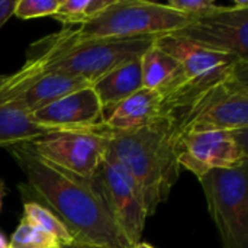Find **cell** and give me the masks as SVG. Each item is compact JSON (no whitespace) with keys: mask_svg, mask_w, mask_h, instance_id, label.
I'll return each instance as SVG.
<instances>
[{"mask_svg":"<svg viewBox=\"0 0 248 248\" xmlns=\"http://www.w3.org/2000/svg\"><path fill=\"white\" fill-rule=\"evenodd\" d=\"M29 187L74 234V243L131 248L119 231L94 174L84 179L39 157L28 142L7 147Z\"/></svg>","mask_w":248,"mask_h":248,"instance_id":"obj_1","label":"cell"},{"mask_svg":"<svg viewBox=\"0 0 248 248\" xmlns=\"http://www.w3.org/2000/svg\"><path fill=\"white\" fill-rule=\"evenodd\" d=\"M106 140L108 153L135 183L147 217L164 203L180 176L174 148L155 122L135 131L94 129Z\"/></svg>","mask_w":248,"mask_h":248,"instance_id":"obj_2","label":"cell"},{"mask_svg":"<svg viewBox=\"0 0 248 248\" xmlns=\"http://www.w3.org/2000/svg\"><path fill=\"white\" fill-rule=\"evenodd\" d=\"M155 38L129 39H76L73 26L48 35L46 71H65L93 84L113 68L141 58Z\"/></svg>","mask_w":248,"mask_h":248,"instance_id":"obj_3","label":"cell"},{"mask_svg":"<svg viewBox=\"0 0 248 248\" xmlns=\"http://www.w3.org/2000/svg\"><path fill=\"white\" fill-rule=\"evenodd\" d=\"M189 19L166 3L113 0L92 20L73 26L76 39L158 38L183 29Z\"/></svg>","mask_w":248,"mask_h":248,"instance_id":"obj_4","label":"cell"},{"mask_svg":"<svg viewBox=\"0 0 248 248\" xmlns=\"http://www.w3.org/2000/svg\"><path fill=\"white\" fill-rule=\"evenodd\" d=\"M222 248H248V163L199 179Z\"/></svg>","mask_w":248,"mask_h":248,"instance_id":"obj_5","label":"cell"},{"mask_svg":"<svg viewBox=\"0 0 248 248\" xmlns=\"http://www.w3.org/2000/svg\"><path fill=\"white\" fill-rule=\"evenodd\" d=\"M180 167L198 179L217 169H237L247 164V129L192 132L176 148Z\"/></svg>","mask_w":248,"mask_h":248,"instance_id":"obj_6","label":"cell"},{"mask_svg":"<svg viewBox=\"0 0 248 248\" xmlns=\"http://www.w3.org/2000/svg\"><path fill=\"white\" fill-rule=\"evenodd\" d=\"M203 48L248 58V1L237 0L232 6H219L174 32Z\"/></svg>","mask_w":248,"mask_h":248,"instance_id":"obj_7","label":"cell"},{"mask_svg":"<svg viewBox=\"0 0 248 248\" xmlns=\"http://www.w3.org/2000/svg\"><path fill=\"white\" fill-rule=\"evenodd\" d=\"M28 144L44 160L84 179L94 177L108 153L105 137L96 131L51 132Z\"/></svg>","mask_w":248,"mask_h":248,"instance_id":"obj_8","label":"cell"},{"mask_svg":"<svg viewBox=\"0 0 248 248\" xmlns=\"http://www.w3.org/2000/svg\"><path fill=\"white\" fill-rule=\"evenodd\" d=\"M96 177L105 192L108 206L119 231L132 248L141 241L147 219V212L135 183L109 153H106Z\"/></svg>","mask_w":248,"mask_h":248,"instance_id":"obj_9","label":"cell"},{"mask_svg":"<svg viewBox=\"0 0 248 248\" xmlns=\"http://www.w3.org/2000/svg\"><path fill=\"white\" fill-rule=\"evenodd\" d=\"M32 119L51 132H70L99 129L105 116L97 94L89 86L35 110Z\"/></svg>","mask_w":248,"mask_h":248,"instance_id":"obj_10","label":"cell"},{"mask_svg":"<svg viewBox=\"0 0 248 248\" xmlns=\"http://www.w3.org/2000/svg\"><path fill=\"white\" fill-rule=\"evenodd\" d=\"M154 45L171 55L180 64L185 81L205 77L243 60L235 55L203 48L199 44L177 33L158 36L154 39Z\"/></svg>","mask_w":248,"mask_h":248,"instance_id":"obj_11","label":"cell"},{"mask_svg":"<svg viewBox=\"0 0 248 248\" xmlns=\"http://www.w3.org/2000/svg\"><path fill=\"white\" fill-rule=\"evenodd\" d=\"M163 96L157 90L141 89L103 113V126L110 131H135L151 125L158 116Z\"/></svg>","mask_w":248,"mask_h":248,"instance_id":"obj_12","label":"cell"},{"mask_svg":"<svg viewBox=\"0 0 248 248\" xmlns=\"http://www.w3.org/2000/svg\"><path fill=\"white\" fill-rule=\"evenodd\" d=\"M89 86L92 84L84 78L68 74L65 71H46L26 90L9 102H13L29 113H33L35 110L61 97Z\"/></svg>","mask_w":248,"mask_h":248,"instance_id":"obj_13","label":"cell"},{"mask_svg":"<svg viewBox=\"0 0 248 248\" xmlns=\"http://www.w3.org/2000/svg\"><path fill=\"white\" fill-rule=\"evenodd\" d=\"M92 89L97 94L105 113L124 99L144 89L141 76V58L128 61L113 68L112 71L96 80L92 84Z\"/></svg>","mask_w":248,"mask_h":248,"instance_id":"obj_14","label":"cell"},{"mask_svg":"<svg viewBox=\"0 0 248 248\" xmlns=\"http://www.w3.org/2000/svg\"><path fill=\"white\" fill-rule=\"evenodd\" d=\"M141 76L144 89L157 90L161 96L185 81L180 64L154 44L141 57Z\"/></svg>","mask_w":248,"mask_h":248,"instance_id":"obj_15","label":"cell"},{"mask_svg":"<svg viewBox=\"0 0 248 248\" xmlns=\"http://www.w3.org/2000/svg\"><path fill=\"white\" fill-rule=\"evenodd\" d=\"M51 131L39 126L32 113L13 102L0 103V147L31 142L49 135Z\"/></svg>","mask_w":248,"mask_h":248,"instance_id":"obj_16","label":"cell"},{"mask_svg":"<svg viewBox=\"0 0 248 248\" xmlns=\"http://www.w3.org/2000/svg\"><path fill=\"white\" fill-rule=\"evenodd\" d=\"M23 218L31 224L36 225L46 234L52 235L61 246H68L76 241L74 234L70 228L61 221V218L54 214L46 206L41 205L39 202H25L23 203Z\"/></svg>","mask_w":248,"mask_h":248,"instance_id":"obj_17","label":"cell"},{"mask_svg":"<svg viewBox=\"0 0 248 248\" xmlns=\"http://www.w3.org/2000/svg\"><path fill=\"white\" fill-rule=\"evenodd\" d=\"M113 0H61L54 17L64 26H78L96 17Z\"/></svg>","mask_w":248,"mask_h":248,"instance_id":"obj_18","label":"cell"},{"mask_svg":"<svg viewBox=\"0 0 248 248\" xmlns=\"http://www.w3.org/2000/svg\"><path fill=\"white\" fill-rule=\"evenodd\" d=\"M61 244L49 234L31 224L25 218L12 234L9 248H60Z\"/></svg>","mask_w":248,"mask_h":248,"instance_id":"obj_19","label":"cell"},{"mask_svg":"<svg viewBox=\"0 0 248 248\" xmlns=\"http://www.w3.org/2000/svg\"><path fill=\"white\" fill-rule=\"evenodd\" d=\"M61 0H16L15 12L20 19H33L54 16Z\"/></svg>","mask_w":248,"mask_h":248,"instance_id":"obj_20","label":"cell"},{"mask_svg":"<svg viewBox=\"0 0 248 248\" xmlns=\"http://www.w3.org/2000/svg\"><path fill=\"white\" fill-rule=\"evenodd\" d=\"M166 6L186 16L189 20L201 17L219 7L212 0H171V1H167Z\"/></svg>","mask_w":248,"mask_h":248,"instance_id":"obj_21","label":"cell"},{"mask_svg":"<svg viewBox=\"0 0 248 248\" xmlns=\"http://www.w3.org/2000/svg\"><path fill=\"white\" fill-rule=\"evenodd\" d=\"M16 0H0V28L10 19L15 12Z\"/></svg>","mask_w":248,"mask_h":248,"instance_id":"obj_22","label":"cell"},{"mask_svg":"<svg viewBox=\"0 0 248 248\" xmlns=\"http://www.w3.org/2000/svg\"><path fill=\"white\" fill-rule=\"evenodd\" d=\"M6 193H7L6 185H4V182L0 179V211H1V206H3V199H4Z\"/></svg>","mask_w":248,"mask_h":248,"instance_id":"obj_23","label":"cell"},{"mask_svg":"<svg viewBox=\"0 0 248 248\" xmlns=\"http://www.w3.org/2000/svg\"><path fill=\"white\" fill-rule=\"evenodd\" d=\"M74 248H109L102 247V246H92V244H86V243H73Z\"/></svg>","mask_w":248,"mask_h":248,"instance_id":"obj_24","label":"cell"},{"mask_svg":"<svg viewBox=\"0 0 248 248\" xmlns=\"http://www.w3.org/2000/svg\"><path fill=\"white\" fill-rule=\"evenodd\" d=\"M132 248H155L153 247L151 244H148V243H142V241H140L138 244H135Z\"/></svg>","mask_w":248,"mask_h":248,"instance_id":"obj_25","label":"cell"},{"mask_svg":"<svg viewBox=\"0 0 248 248\" xmlns=\"http://www.w3.org/2000/svg\"><path fill=\"white\" fill-rule=\"evenodd\" d=\"M0 248H9V243L6 241V238L0 234Z\"/></svg>","mask_w":248,"mask_h":248,"instance_id":"obj_26","label":"cell"},{"mask_svg":"<svg viewBox=\"0 0 248 248\" xmlns=\"http://www.w3.org/2000/svg\"><path fill=\"white\" fill-rule=\"evenodd\" d=\"M60 248H74V246L73 244H68V246H61Z\"/></svg>","mask_w":248,"mask_h":248,"instance_id":"obj_27","label":"cell"}]
</instances>
